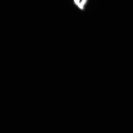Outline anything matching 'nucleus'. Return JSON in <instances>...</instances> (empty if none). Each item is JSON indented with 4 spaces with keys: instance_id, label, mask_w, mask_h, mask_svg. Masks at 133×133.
I'll use <instances>...</instances> for the list:
<instances>
[{
    "instance_id": "f257e3e1",
    "label": "nucleus",
    "mask_w": 133,
    "mask_h": 133,
    "mask_svg": "<svg viewBox=\"0 0 133 133\" xmlns=\"http://www.w3.org/2000/svg\"><path fill=\"white\" fill-rule=\"evenodd\" d=\"M80 0H74L75 3L81 9H83V7L80 3H79Z\"/></svg>"
},
{
    "instance_id": "f03ea898",
    "label": "nucleus",
    "mask_w": 133,
    "mask_h": 133,
    "mask_svg": "<svg viewBox=\"0 0 133 133\" xmlns=\"http://www.w3.org/2000/svg\"><path fill=\"white\" fill-rule=\"evenodd\" d=\"M87 1V0H82L80 4L82 6H83L85 4Z\"/></svg>"
}]
</instances>
